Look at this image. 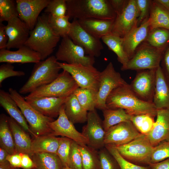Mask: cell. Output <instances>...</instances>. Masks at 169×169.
Segmentation results:
<instances>
[{
    "label": "cell",
    "instance_id": "7a4b0ae2",
    "mask_svg": "<svg viewBox=\"0 0 169 169\" xmlns=\"http://www.w3.org/2000/svg\"><path fill=\"white\" fill-rule=\"evenodd\" d=\"M66 15L70 18L115 20L116 14L109 0H66Z\"/></svg>",
    "mask_w": 169,
    "mask_h": 169
},
{
    "label": "cell",
    "instance_id": "cb8c5ba5",
    "mask_svg": "<svg viewBox=\"0 0 169 169\" xmlns=\"http://www.w3.org/2000/svg\"><path fill=\"white\" fill-rule=\"evenodd\" d=\"M0 105L26 131L33 137H36L31 131L20 109L10 93L2 90H0Z\"/></svg>",
    "mask_w": 169,
    "mask_h": 169
},
{
    "label": "cell",
    "instance_id": "60d3db41",
    "mask_svg": "<svg viewBox=\"0 0 169 169\" xmlns=\"http://www.w3.org/2000/svg\"><path fill=\"white\" fill-rule=\"evenodd\" d=\"M105 147L115 158L120 169H151L149 166H140L127 161L120 154L114 146L105 145Z\"/></svg>",
    "mask_w": 169,
    "mask_h": 169
},
{
    "label": "cell",
    "instance_id": "ab89813d",
    "mask_svg": "<svg viewBox=\"0 0 169 169\" xmlns=\"http://www.w3.org/2000/svg\"><path fill=\"white\" fill-rule=\"evenodd\" d=\"M18 17L16 1L0 0V23Z\"/></svg>",
    "mask_w": 169,
    "mask_h": 169
},
{
    "label": "cell",
    "instance_id": "e0dca14e",
    "mask_svg": "<svg viewBox=\"0 0 169 169\" xmlns=\"http://www.w3.org/2000/svg\"><path fill=\"white\" fill-rule=\"evenodd\" d=\"M87 122V124L83 127L82 133L88 140L87 145L96 150L105 147V131L103 120L95 110L88 112Z\"/></svg>",
    "mask_w": 169,
    "mask_h": 169
},
{
    "label": "cell",
    "instance_id": "1f68e13d",
    "mask_svg": "<svg viewBox=\"0 0 169 169\" xmlns=\"http://www.w3.org/2000/svg\"><path fill=\"white\" fill-rule=\"evenodd\" d=\"M0 146L9 154L17 153L7 116L3 114L0 116Z\"/></svg>",
    "mask_w": 169,
    "mask_h": 169
},
{
    "label": "cell",
    "instance_id": "c3c4849f",
    "mask_svg": "<svg viewBox=\"0 0 169 169\" xmlns=\"http://www.w3.org/2000/svg\"><path fill=\"white\" fill-rule=\"evenodd\" d=\"M151 2V0H136L139 13V15L137 19L138 26L149 18Z\"/></svg>",
    "mask_w": 169,
    "mask_h": 169
},
{
    "label": "cell",
    "instance_id": "f5cc1de1",
    "mask_svg": "<svg viewBox=\"0 0 169 169\" xmlns=\"http://www.w3.org/2000/svg\"><path fill=\"white\" fill-rule=\"evenodd\" d=\"M7 159L10 165L13 167L17 168L21 167V158L20 153H16L9 154Z\"/></svg>",
    "mask_w": 169,
    "mask_h": 169
},
{
    "label": "cell",
    "instance_id": "44dd1931",
    "mask_svg": "<svg viewBox=\"0 0 169 169\" xmlns=\"http://www.w3.org/2000/svg\"><path fill=\"white\" fill-rule=\"evenodd\" d=\"M41 60L38 53L24 45L16 51L0 49V62L10 64L37 63Z\"/></svg>",
    "mask_w": 169,
    "mask_h": 169
},
{
    "label": "cell",
    "instance_id": "d6986e66",
    "mask_svg": "<svg viewBox=\"0 0 169 169\" xmlns=\"http://www.w3.org/2000/svg\"><path fill=\"white\" fill-rule=\"evenodd\" d=\"M7 22L6 31L8 40L6 49H18L24 45L29 38L30 30L18 17H14Z\"/></svg>",
    "mask_w": 169,
    "mask_h": 169
},
{
    "label": "cell",
    "instance_id": "f35d334b",
    "mask_svg": "<svg viewBox=\"0 0 169 169\" xmlns=\"http://www.w3.org/2000/svg\"><path fill=\"white\" fill-rule=\"evenodd\" d=\"M155 117L148 114L134 115H132L130 120L141 133L147 135L153 128Z\"/></svg>",
    "mask_w": 169,
    "mask_h": 169
},
{
    "label": "cell",
    "instance_id": "94428289",
    "mask_svg": "<svg viewBox=\"0 0 169 169\" xmlns=\"http://www.w3.org/2000/svg\"></svg>",
    "mask_w": 169,
    "mask_h": 169
},
{
    "label": "cell",
    "instance_id": "4316f807",
    "mask_svg": "<svg viewBox=\"0 0 169 169\" xmlns=\"http://www.w3.org/2000/svg\"><path fill=\"white\" fill-rule=\"evenodd\" d=\"M17 153L30 154L32 140L26 131L12 118L7 117Z\"/></svg>",
    "mask_w": 169,
    "mask_h": 169
},
{
    "label": "cell",
    "instance_id": "ffe728a7",
    "mask_svg": "<svg viewBox=\"0 0 169 169\" xmlns=\"http://www.w3.org/2000/svg\"><path fill=\"white\" fill-rule=\"evenodd\" d=\"M68 97L29 98L26 96L24 98L29 104L40 113L53 118L59 116L60 109Z\"/></svg>",
    "mask_w": 169,
    "mask_h": 169
},
{
    "label": "cell",
    "instance_id": "f546056e",
    "mask_svg": "<svg viewBox=\"0 0 169 169\" xmlns=\"http://www.w3.org/2000/svg\"><path fill=\"white\" fill-rule=\"evenodd\" d=\"M149 19L150 30L157 28L169 30V11L156 0H151Z\"/></svg>",
    "mask_w": 169,
    "mask_h": 169
},
{
    "label": "cell",
    "instance_id": "5b68a950",
    "mask_svg": "<svg viewBox=\"0 0 169 169\" xmlns=\"http://www.w3.org/2000/svg\"><path fill=\"white\" fill-rule=\"evenodd\" d=\"M8 91L28 123L31 131L36 137L52 134L48 123L54 120L53 118L45 116L35 110L15 89L10 88Z\"/></svg>",
    "mask_w": 169,
    "mask_h": 169
},
{
    "label": "cell",
    "instance_id": "4dcf8cb0",
    "mask_svg": "<svg viewBox=\"0 0 169 169\" xmlns=\"http://www.w3.org/2000/svg\"><path fill=\"white\" fill-rule=\"evenodd\" d=\"M36 169H63V166L56 154L48 153H35L29 156Z\"/></svg>",
    "mask_w": 169,
    "mask_h": 169
},
{
    "label": "cell",
    "instance_id": "277c9868",
    "mask_svg": "<svg viewBox=\"0 0 169 169\" xmlns=\"http://www.w3.org/2000/svg\"><path fill=\"white\" fill-rule=\"evenodd\" d=\"M58 62L55 56L52 55L35 64L29 77L20 88L19 93L29 94L53 82L58 77L61 69Z\"/></svg>",
    "mask_w": 169,
    "mask_h": 169
},
{
    "label": "cell",
    "instance_id": "d4e9b609",
    "mask_svg": "<svg viewBox=\"0 0 169 169\" xmlns=\"http://www.w3.org/2000/svg\"><path fill=\"white\" fill-rule=\"evenodd\" d=\"M81 27L94 37L99 39L111 33L114 20L90 18L77 20Z\"/></svg>",
    "mask_w": 169,
    "mask_h": 169
},
{
    "label": "cell",
    "instance_id": "5bb4252c",
    "mask_svg": "<svg viewBox=\"0 0 169 169\" xmlns=\"http://www.w3.org/2000/svg\"><path fill=\"white\" fill-rule=\"evenodd\" d=\"M139 11L136 0H128L122 11L116 15L114 20L111 33L124 38L137 26Z\"/></svg>",
    "mask_w": 169,
    "mask_h": 169
},
{
    "label": "cell",
    "instance_id": "7bdbcfd3",
    "mask_svg": "<svg viewBox=\"0 0 169 169\" xmlns=\"http://www.w3.org/2000/svg\"><path fill=\"white\" fill-rule=\"evenodd\" d=\"M72 141L66 137L60 138L56 154L60 160L63 167L68 166L69 157Z\"/></svg>",
    "mask_w": 169,
    "mask_h": 169
},
{
    "label": "cell",
    "instance_id": "7dc6e473",
    "mask_svg": "<svg viewBox=\"0 0 169 169\" xmlns=\"http://www.w3.org/2000/svg\"><path fill=\"white\" fill-rule=\"evenodd\" d=\"M14 66L11 64L6 63L0 66V86L2 87L3 81L8 78L24 75L25 72L22 71L14 70Z\"/></svg>",
    "mask_w": 169,
    "mask_h": 169
},
{
    "label": "cell",
    "instance_id": "3957f363",
    "mask_svg": "<svg viewBox=\"0 0 169 169\" xmlns=\"http://www.w3.org/2000/svg\"><path fill=\"white\" fill-rule=\"evenodd\" d=\"M60 38L49 25L48 15H43L38 17L24 45L39 53L43 60L53 53Z\"/></svg>",
    "mask_w": 169,
    "mask_h": 169
},
{
    "label": "cell",
    "instance_id": "2e32d148",
    "mask_svg": "<svg viewBox=\"0 0 169 169\" xmlns=\"http://www.w3.org/2000/svg\"><path fill=\"white\" fill-rule=\"evenodd\" d=\"M141 134L131 121L122 122L111 127L105 131L104 144L115 146L124 145Z\"/></svg>",
    "mask_w": 169,
    "mask_h": 169
},
{
    "label": "cell",
    "instance_id": "11a10c76",
    "mask_svg": "<svg viewBox=\"0 0 169 169\" xmlns=\"http://www.w3.org/2000/svg\"><path fill=\"white\" fill-rule=\"evenodd\" d=\"M148 166L151 169H169V158L158 162L150 163Z\"/></svg>",
    "mask_w": 169,
    "mask_h": 169
},
{
    "label": "cell",
    "instance_id": "d590c367",
    "mask_svg": "<svg viewBox=\"0 0 169 169\" xmlns=\"http://www.w3.org/2000/svg\"><path fill=\"white\" fill-rule=\"evenodd\" d=\"M83 169H101L98 151L86 145H79Z\"/></svg>",
    "mask_w": 169,
    "mask_h": 169
},
{
    "label": "cell",
    "instance_id": "7402d4cb",
    "mask_svg": "<svg viewBox=\"0 0 169 169\" xmlns=\"http://www.w3.org/2000/svg\"><path fill=\"white\" fill-rule=\"evenodd\" d=\"M150 30L148 19L133 29L123 38V46L129 60L134 56L138 46L146 40Z\"/></svg>",
    "mask_w": 169,
    "mask_h": 169
},
{
    "label": "cell",
    "instance_id": "ac0fdd59",
    "mask_svg": "<svg viewBox=\"0 0 169 169\" xmlns=\"http://www.w3.org/2000/svg\"><path fill=\"white\" fill-rule=\"evenodd\" d=\"M50 0H16L18 17L30 31L34 28L41 11L46 7Z\"/></svg>",
    "mask_w": 169,
    "mask_h": 169
},
{
    "label": "cell",
    "instance_id": "e575fe53",
    "mask_svg": "<svg viewBox=\"0 0 169 169\" xmlns=\"http://www.w3.org/2000/svg\"><path fill=\"white\" fill-rule=\"evenodd\" d=\"M144 42L156 49L165 50L169 45V30L161 28L152 29Z\"/></svg>",
    "mask_w": 169,
    "mask_h": 169
},
{
    "label": "cell",
    "instance_id": "484cf974",
    "mask_svg": "<svg viewBox=\"0 0 169 169\" xmlns=\"http://www.w3.org/2000/svg\"><path fill=\"white\" fill-rule=\"evenodd\" d=\"M156 81L153 103L157 110L169 109V83L161 66L156 70Z\"/></svg>",
    "mask_w": 169,
    "mask_h": 169
},
{
    "label": "cell",
    "instance_id": "6f0895ef",
    "mask_svg": "<svg viewBox=\"0 0 169 169\" xmlns=\"http://www.w3.org/2000/svg\"><path fill=\"white\" fill-rule=\"evenodd\" d=\"M156 1L169 11V0H156Z\"/></svg>",
    "mask_w": 169,
    "mask_h": 169
},
{
    "label": "cell",
    "instance_id": "9f6ffc18",
    "mask_svg": "<svg viewBox=\"0 0 169 169\" xmlns=\"http://www.w3.org/2000/svg\"><path fill=\"white\" fill-rule=\"evenodd\" d=\"M9 154L5 149L0 148V165H5L9 163L7 160V158Z\"/></svg>",
    "mask_w": 169,
    "mask_h": 169
},
{
    "label": "cell",
    "instance_id": "83f0119b",
    "mask_svg": "<svg viewBox=\"0 0 169 169\" xmlns=\"http://www.w3.org/2000/svg\"><path fill=\"white\" fill-rule=\"evenodd\" d=\"M59 140V137L52 134L34 137L32 140L30 155L39 153L56 154Z\"/></svg>",
    "mask_w": 169,
    "mask_h": 169
},
{
    "label": "cell",
    "instance_id": "db71d44e",
    "mask_svg": "<svg viewBox=\"0 0 169 169\" xmlns=\"http://www.w3.org/2000/svg\"><path fill=\"white\" fill-rule=\"evenodd\" d=\"M8 37L6 31V26L0 23V49H6Z\"/></svg>",
    "mask_w": 169,
    "mask_h": 169
},
{
    "label": "cell",
    "instance_id": "f6af8a7d",
    "mask_svg": "<svg viewBox=\"0 0 169 169\" xmlns=\"http://www.w3.org/2000/svg\"><path fill=\"white\" fill-rule=\"evenodd\" d=\"M169 158V140L163 141L154 147L150 163L158 162Z\"/></svg>",
    "mask_w": 169,
    "mask_h": 169
},
{
    "label": "cell",
    "instance_id": "ba28073f",
    "mask_svg": "<svg viewBox=\"0 0 169 169\" xmlns=\"http://www.w3.org/2000/svg\"><path fill=\"white\" fill-rule=\"evenodd\" d=\"M165 50L156 49L143 42L137 48L133 57L125 66L121 67V69L138 71L156 69L160 66Z\"/></svg>",
    "mask_w": 169,
    "mask_h": 169
},
{
    "label": "cell",
    "instance_id": "30bf717a",
    "mask_svg": "<svg viewBox=\"0 0 169 169\" xmlns=\"http://www.w3.org/2000/svg\"><path fill=\"white\" fill-rule=\"evenodd\" d=\"M55 56L58 61L69 64L93 66L94 57L87 55L83 48L74 43L69 36L62 38Z\"/></svg>",
    "mask_w": 169,
    "mask_h": 169
},
{
    "label": "cell",
    "instance_id": "9a60e30c",
    "mask_svg": "<svg viewBox=\"0 0 169 169\" xmlns=\"http://www.w3.org/2000/svg\"><path fill=\"white\" fill-rule=\"evenodd\" d=\"M74 124L67 118L64 111V104L59 111L58 118L48 123V125L55 136H60L71 139L79 145H88L86 137L75 128Z\"/></svg>",
    "mask_w": 169,
    "mask_h": 169
},
{
    "label": "cell",
    "instance_id": "f907efd6",
    "mask_svg": "<svg viewBox=\"0 0 169 169\" xmlns=\"http://www.w3.org/2000/svg\"><path fill=\"white\" fill-rule=\"evenodd\" d=\"M21 158V168L23 169H35V166L29 155L26 153H20Z\"/></svg>",
    "mask_w": 169,
    "mask_h": 169
},
{
    "label": "cell",
    "instance_id": "7c38bea8",
    "mask_svg": "<svg viewBox=\"0 0 169 169\" xmlns=\"http://www.w3.org/2000/svg\"><path fill=\"white\" fill-rule=\"evenodd\" d=\"M68 36L74 43L84 48L87 55L94 57L100 55L103 49L100 39L84 29L77 19H74L71 23Z\"/></svg>",
    "mask_w": 169,
    "mask_h": 169
},
{
    "label": "cell",
    "instance_id": "52a82bcc",
    "mask_svg": "<svg viewBox=\"0 0 169 169\" xmlns=\"http://www.w3.org/2000/svg\"><path fill=\"white\" fill-rule=\"evenodd\" d=\"M79 87L70 74L63 70L53 82L38 88L26 96L29 98L68 97Z\"/></svg>",
    "mask_w": 169,
    "mask_h": 169
},
{
    "label": "cell",
    "instance_id": "f1b7e54d",
    "mask_svg": "<svg viewBox=\"0 0 169 169\" xmlns=\"http://www.w3.org/2000/svg\"><path fill=\"white\" fill-rule=\"evenodd\" d=\"M64 111L67 118L74 124L87 121L88 112L82 106L74 93L65 101Z\"/></svg>",
    "mask_w": 169,
    "mask_h": 169
},
{
    "label": "cell",
    "instance_id": "681fc988",
    "mask_svg": "<svg viewBox=\"0 0 169 169\" xmlns=\"http://www.w3.org/2000/svg\"><path fill=\"white\" fill-rule=\"evenodd\" d=\"M160 66L165 78L169 83V45L163 53Z\"/></svg>",
    "mask_w": 169,
    "mask_h": 169
},
{
    "label": "cell",
    "instance_id": "4fadbf2b",
    "mask_svg": "<svg viewBox=\"0 0 169 169\" xmlns=\"http://www.w3.org/2000/svg\"><path fill=\"white\" fill-rule=\"evenodd\" d=\"M156 69L138 71L129 84L131 90L137 97L151 103H153L155 94Z\"/></svg>",
    "mask_w": 169,
    "mask_h": 169
},
{
    "label": "cell",
    "instance_id": "bcb514c9",
    "mask_svg": "<svg viewBox=\"0 0 169 169\" xmlns=\"http://www.w3.org/2000/svg\"><path fill=\"white\" fill-rule=\"evenodd\" d=\"M68 166L71 169H83L79 145L72 141L69 157Z\"/></svg>",
    "mask_w": 169,
    "mask_h": 169
},
{
    "label": "cell",
    "instance_id": "9c48e42d",
    "mask_svg": "<svg viewBox=\"0 0 169 169\" xmlns=\"http://www.w3.org/2000/svg\"><path fill=\"white\" fill-rule=\"evenodd\" d=\"M58 63L61 69L70 74L79 87L98 92L100 72L93 66H85L80 64H69L59 61Z\"/></svg>",
    "mask_w": 169,
    "mask_h": 169
},
{
    "label": "cell",
    "instance_id": "6da1fadb",
    "mask_svg": "<svg viewBox=\"0 0 169 169\" xmlns=\"http://www.w3.org/2000/svg\"><path fill=\"white\" fill-rule=\"evenodd\" d=\"M107 108H122L132 115L148 114L156 117L157 109L153 103L137 97L127 83L114 89L106 101Z\"/></svg>",
    "mask_w": 169,
    "mask_h": 169
},
{
    "label": "cell",
    "instance_id": "ee69618b",
    "mask_svg": "<svg viewBox=\"0 0 169 169\" xmlns=\"http://www.w3.org/2000/svg\"><path fill=\"white\" fill-rule=\"evenodd\" d=\"M98 153L101 169H120L115 158L105 147Z\"/></svg>",
    "mask_w": 169,
    "mask_h": 169
},
{
    "label": "cell",
    "instance_id": "680465c9",
    "mask_svg": "<svg viewBox=\"0 0 169 169\" xmlns=\"http://www.w3.org/2000/svg\"><path fill=\"white\" fill-rule=\"evenodd\" d=\"M0 169H19L18 168H15L11 166L10 164H8L5 165H0Z\"/></svg>",
    "mask_w": 169,
    "mask_h": 169
},
{
    "label": "cell",
    "instance_id": "836d02e7",
    "mask_svg": "<svg viewBox=\"0 0 169 169\" xmlns=\"http://www.w3.org/2000/svg\"><path fill=\"white\" fill-rule=\"evenodd\" d=\"M101 40L109 49L114 52L117 56L118 61L125 66L129 60L123 46V38L111 33L103 37Z\"/></svg>",
    "mask_w": 169,
    "mask_h": 169
},
{
    "label": "cell",
    "instance_id": "816d5d0a",
    "mask_svg": "<svg viewBox=\"0 0 169 169\" xmlns=\"http://www.w3.org/2000/svg\"><path fill=\"white\" fill-rule=\"evenodd\" d=\"M128 0H109V1L116 15H117L119 14L123 10Z\"/></svg>",
    "mask_w": 169,
    "mask_h": 169
},
{
    "label": "cell",
    "instance_id": "91938a15",
    "mask_svg": "<svg viewBox=\"0 0 169 169\" xmlns=\"http://www.w3.org/2000/svg\"><path fill=\"white\" fill-rule=\"evenodd\" d=\"M63 169H71L68 166H64Z\"/></svg>",
    "mask_w": 169,
    "mask_h": 169
},
{
    "label": "cell",
    "instance_id": "8992f818",
    "mask_svg": "<svg viewBox=\"0 0 169 169\" xmlns=\"http://www.w3.org/2000/svg\"><path fill=\"white\" fill-rule=\"evenodd\" d=\"M115 147L125 159L142 166H148L154 148L146 135L142 134L127 144Z\"/></svg>",
    "mask_w": 169,
    "mask_h": 169
},
{
    "label": "cell",
    "instance_id": "603a6c76",
    "mask_svg": "<svg viewBox=\"0 0 169 169\" xmlns=\"http://www.w3.org/2000/svg\"><path fill=\"white\" fill-rule=\"evenodd\" d=\"M156 117L153 128L146 135L154 147L169 140V109L158 110Z\"/></svg>",
    "mask_w": 169,
    "mask_h": 169
},
{
    "label": "cell",
    "instance_id": "8d00e7d4",
    "mask_svg": "<svg viewBox=\"0 0 169 169\" xmlns=\"http://www.w3.org/2000/svg\"><path fill=\"white\" fill-rule=\"evenodd\" d=\"M74 93L84 109L89 111L95 110L97 100V92L79 87Z\"/></svg>",
    "mask_w": 169,
    "mask_h": 169
},
{
    "label": "cell",
    "instance_id": "b9f144b4",
    "mask_svg": "<svg viewBox=\"0 0 169 169\" xmlns=\"http://www.w3.org/2000/svg\"><path fill=\"white\" fill-rule=\"evenodd\" d=\"M45 12L57 17L66 15L67 6L66 0H50L45 9Z\"/></svg>",
    "mask_w": 169,
    "mask_h": 169
},
{
    "label": "cell",
    "instance_id": "74e56055",
    "mask_svg": "<svg viewBox=\"0 0 169 169\" xmlns=\"http://www.w3.org/2000/svg\"><path fill=\"white\" fill-rule=\"evenodd\" d=\"M67 15L62 17H57L50 14L48 15L49 23L54 32L60 37L68 36L71 23Z\"/></svg>",
    "mask_w": 169,
    "mask_h": 169
},
{
    "label": "cell",
    "instance_id": "d6a6232c",
    "mask_svg": "<svg viewBox=\"0 0 169 169\" xmlns=\"http://www.w3.org/2000/svg\"><path fill=\"white\" fill-rule=\"evenodd\" d=\"M104 128L106 131L109 128L120 123L131 121L132 115L122 108L106 109L102 110Z\"/></svg>",
    "mask_w": 169,
    "mask_h": 169
},
{
    "label": "cell",
    "instance_id": "8fae6325",
    "mask_svg": "<svg viewBox=\"0 0 169 169\" xmlns=\"http://www.w3.org/2000/svg\"><path fill=\"white\" fill-rule=\"evenodd\" d=\"M127 83L120 74L115 70L112 63L110 62L100 72L96 108L102 110L107 109L106 101L111 92L116 88Z\"/></svg>",
    "mask_w": 169,
    "mask_h": 169
}]
</instances>
